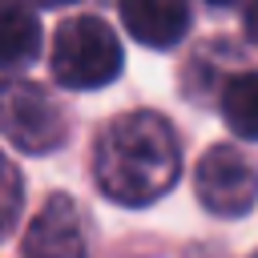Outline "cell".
I'll return each instance as SVG.
<instances>
[{
  "label": "cell",
  "mask_w": 258,
  "mask_h": 258,
  "mask_svg": "<svg viewBox=\"0 0 258 258\" xmlns=\"http://www.w3.org/2000/svg\"><path fill=\"white\" fill-rule=\"evenodd\" d=\"M254 258H258V254H254Z\"/></svg>",
  "instance_id": "13"
},
{
  "label": "cell",
  "mask_w": 258,
  "mask_h": 258,
  "mask_svg": "<svg viewBox=\"0 0 258 258\" xmlns=\"http://www.w3.org/2000/svg\"><path fill=\"white\" fill-rule=\"evenodd\" d=\"M246 36L258 44V0H246Z\"/></svg>",
  "instance_id": "9"
},
{
  "label": "cell",
  "mask_w": 258,
  "mask_h": 258,
  "mask_svg": "<svg viewBox=\"0 0 258 258\" xmlns=\"http://www.w3.org/2000/svg\"><path fill=\"white\" fill-rule=\"evenodd\" d=\"M0 137L24 153H52L64 145L69 125L60 105L32 81H0Z\"/></svg>",
  "instance_id": "3"
},
{
  "label": "cell",
  "mask_w": 258,
  "mask_h": 258,
  "mask_svg": "<svg viewBox=\"0 0 258 258\" xmlns=\"http://www.w3.org/2000/svg\"><path fill=\"white\" fill-rule=\"evenodd\" d=\"M121 20L145 48H177L189 32V0H121Z\"/></svg>",
  "instance_id": "6"
},
{
  "label": "cell",
  "mask_w": 258,
  "mask_h": 258,
  "mask_svg": "<svg viewBox=\"0 0 258 258\" xmlns=\"http://www.w3.org/2000/svg\"><path fill=\"white\" fill-rule=\"evenodd\" d=\"M210 4H238V0H210Z\"/></svg>",
  "instance_id": "11"
},
{
  "label": "cell",
  "mask_w": 258,
  "mask_h": 258,
  "mask_svg": "<svg viewBox=\"0 0 258 258\" xmlns=\"http://www.w3.org/2000/svg\"><path fill=\"white\" fill-rule=\"evenodd\" d=\"M222 117L242 141H258V73H238L226 81Z\"/></svg>",
  "instance_id": "8"
},
{
  "label": "cell",
  "mask_w": 258,
  "mask_h": 258,
  "mask_svg": "<svg viewBox=\"0 0 258 258\" xmlns=\"http://www.w3.org/2000/svg\"><path fill=\"white\" fill-rule=\"evenodd\" d=\"M48 64L64 89H101L121 73V40L101 16H69L52 36Z\"/></svg>",
  "instance_id": "2"
},
{
  "label": "cell",
  "mask_w": 258,
  "mask_h": 258,
  "mask_svg": "<svg viewBox=\"0 0 258 258\" xmlns=\"http://www.w3.org/2000/svg\"><path fill=\"white\" fill-rule=\"evenodd\" d=\"M24 258H89L85 218L69 194H52L24 230Z\"/></svg>",
  "instance_id": "5"
},
{
  "label": "cell",
  "mask_w": 258,
  "mask_h": 258,
  "mask_svg": "<svg viewBox=\"0 0 258 258\" xmlns=\"http://www.w3.org/2000/svg\"><path fill=\"white\" fill-rule=\"evenodd\" d=\"M40 20L24 0H0V69H24L40 56Z\"/></svg>",
  "instance_id": "7"
},
{
  "label": "cell",
  "mask_w": 258,
  "mask_h": 258,
  "mask_svg": "<svg viewBox=\"0 0 258 258\" xmlns=\"http://www.w3.org/2000/svg\"><path fill=\"white\" fill-rule=\"evenodd\" d=\"M4 226H8V218H4V214H0V230H4Z\"/></svg>",
  "instance_id": "12"
},
{
  "label": "cell",
  "mask_w": 258,
  "mask_h": 258,
  "mask_svg": "<svg viewBox=\"0 0 258 258\" xmlns=\"http://www.w3.org/2000/svg\"><path fill=\"white\" fill-rule=\"evenodd\" d=\"M198 202L218 218H242L258 202V165L238 145H210L194 169Z\"/></svg>",
  "instance_id": "4"
},
{
  "label": "cell",
  "mask_w": 258,
  "mask_h": 258,
  "mask_svg": "<svg viewBox=\"0 0 258 258\" xmlns=\"http://www.w3.org/2000/svg\"><path fill=\"white\" fill-rule=\"evenodd\" d=\"M36 4H44V8H60V4H73V0H36Z\"/></svg>",
  "instance_id": "10"
},
{
  "label": "cell",
  "mask_w": 258,
  "mask_h": 258,
  "mask_svg": "<svg viewBox=\"0 0 258 258\" xmlns=\"http://www.w3.org/2000/svg\"><path fill=\"white\" fill-rule=\"evenodd\" d=\"M181 173V145L161 113L133 109L113 117L93 149L97 189L117 206H149L173 189Z\"/></svg>",
  "instance_id": "1"
}]
</instances>
